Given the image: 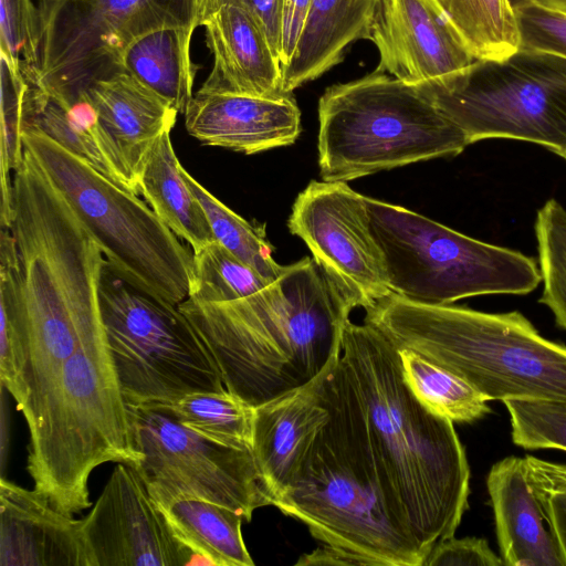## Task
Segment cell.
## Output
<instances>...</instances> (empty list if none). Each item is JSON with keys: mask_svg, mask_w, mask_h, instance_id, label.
<instances>
[{"mask_svg": "<svg viewBox=\"0 0 566 566\" xmlns=\"http://www.w3.org/2000/svg\"><path fill=\"white\" fill-rule=\"evenodd\" d=\"M340 356L386 483L401 502L417 541L430 553L454 536L468 509L470 468L453 421L413 395L398 347L371 324L346 323Z\"/></svg>", "mask_w": 566, "mask_h": 566, "instance_id": "cell-3", "label": "cell"}, {"mask_svg": "<svg viewBox=\"0 0 566 566\" xmlns=\"http://www.w3.org/2000/svg\"><path fill=\"white\" fill-rule=\"evenodd\" d=\"M370 41L380 56L377 69L411 86L476 61L438 0H381Z\"/></svg>", "mask_w": 566, "mask_h": 566, "instance_id": "cell-16", "label": "cell"}, {"mask_svg": "<svg viewBox=\"0 0 566 566\" xmlns=\"http://www.w3.org/2000/svg\"><path fill=\"white\" fill-rule=\"evenodd\" d=\"M271 281L214 241L193 252L189 296L205 303H223L250 296Z\"/></svg>", "mask_w": 566, "mask_h": 566, "instance_id": "cell-32", "label": "cell"}, {"mask_svg": "<svg viewBox=\"0 0 566 566\" xmlns=\"http://www.w3.org/2000/svg\"><path fill=\"white\" fill-rule=\"evenodd\" d=\"M99 307L128 406L226 390L212 353L178 306L132 286L107 263L99 282Z\"/></svg>", "mask_w": 566, "mask_h": 566, "instance_id": "cell-11", "label": "cell"}, {"mask_svg": "<svg viewBox=\"0 0 566 566\" xmlns=\"http://www.w3.org/2000/svg\"><path fill=\"white\" fill-rule=\"evenodd\" d=\"M515 2L531 3L545 9L566 13V0H516Z\"/></svg>", "mask_w": 566, "mask_h": 566, "instance_id": "cell-43", "label": "cell"}, {"mask_svg": "<svg viewBox=\"0 0 566 566\" xmlns=\"http://www.w3.org/2000/svg\"><path fill=\"white\" fill-rule=\"evenodd\" d=\"M520 50L541 51L566 57V13L514 2Z\"/></svg>", "mask_w": 566, "mask_h": 566, "instance_id": "cell-38", "label": "cell"}, {"mask_svg": "<svg viewBox=\"0 0 566 566\" xmlns=\"http://www.w3.org/2000/svg\"><path fill=\"white\" fill-rule=\"evenodd\" d=\"M82 531L93 566L202 564L176 537L136 469L125 463H117Z\"/></svg>", "mask_w": 566, "mask_h": 566, "instance_id": "cell-15", "label": "cell"}, {"mask_svg": "<svg viewBox=\"0 0 566 566\" xmlns=\"http://www.w3.org/2000/svg\"><path fill=\"white\" fill-rule=\"evenodd\" d=\"M486 486L503 564L566 566L531 484L525 458L511 455L494 463Z\"/></svg>", "mask_w": 566, "mask_h": 566, "instance_id": "cell-21", "label": "cell"}, {"mask_svg": "<svg viewBox=\"0 0 566 566\" xmlns=\"http://www.w3.org/2000/svg\"><path fill=\"white\" fill-rule=\"evenodd\" d=\"M22 142L120 279L174 306L189 296L193 252L139 193L114 182L36 127L25 125Z\"/></svg>", "mask_w": 566, "mask_h": 566, "instance_id": "cell-8", "label": "cell"}, {"mask_svg": "<svg viewBox=\"0 0 566 566\" xmlns=\"http://www.w3.org/2000/svg\"><path fill=\"white\" fill-rule=\"evenodd\" d=\"M398 349L408 386L429 410L453 422H472L491 411L485 397L463 378L418 353Z\"/></svg>", "mask_w": 566, "mask_h": 566, "instance_id": "cell-30", "label": "cell"}, {"mask_svg": "<svg viewBox=\"0 0 566 566\" xmlns=\"http://www.w3.org/2000/svg\"><path fill=\"white\" fill-rule=\"evenodd\" d=\"M81 97L95 109L137 187L148 153L166 130L172 129L179 112L125 71L94 82Z\"/></svg>", "mask_w": 566, "mask_h": 566, "instance_id": "cell-22", "label": "cell"}, {"mask_svg": "<svg viewBox=\"0 0 566 566\" xmlns=\"http://www.w3.org/2000/svg\"><path fill=\"white\" fill-rule=\"evenodd\" d=\"M469 144L505 138L541 145L566 158V57L518 50L476 60L455 74L413 86Z\"/></svg>", "mask_w": 566, "mask_h": 566, "instance_id": "cell-10", "label": "cell"}, {"mask_svg": "<svg viewBox=\"0 0 566 566\" xmlns=\"http://www.w3.org/2000/svg\"><path fill=\"white\" fill-rule=\"evenodd\" d=\"M170 132L166 130L148 153L137 178L138 192L155 214L197 252L216 238L203 208L184 179Z\"/></svg>", "mask_w": 566, "mask_h": 566, "instance_id": "cell-25", "label": "cell"}, {"mask_svg": "<svg viewBox=\"0 0 566 566\" xmlns=\"http://www.w3.org/2000/svg\"><path fill=\"white\" fill-rule=\"evenodd\" d=\"M213 64L198 92L280 97L282 67L268 36L245 7L224 3L200 19Z\"/></svg>", "mask_w": 566, "mask_h": 566, "instance_id": "cell-19", "label": "cell"}, {"mask_svg": "<svg viewBox=\"0 0 566 566\" xmlns=\"http://www.w3.org/2000/svg\"><path fill=\"white\" fill-rule=\"evenodd\" d=\"M501 556L490 547L488 541L478 537L454 538L437 543L423 566H503Z\"/></svg>", "mask_w": 566, "mask_h": 566, "instance_id": "cell-39", "label": "cell"}, {"mask_svg": "<svg viewBox=\"0 0 566 566\" xmlns=\"http://www.w3.org/2000/svg\"><path fill=\"white\" fill-rule=\"evenodd\" d=\"M40 14L32 0H0V59L30 82L40 63Z\"/></svg>", "mask_w": 566, "mask_h": 566, "instance_id": "cell-35", "label": "cell"}, {"mask_svg": "<svg viewBox=\"0 0 566 566\" xmlns=\"http://www.w3.org/2000/svg\"><path fill=\"white\" fill-rule=\"evenodd\" d=\"M181 174L203 208L216 241L269 281L276 280L285 266L274 261L273 247L265 239L264 228L253 226L233 212L182 166Z\"/></svg>", "mask_w": 566, "mask_h": 566, "instance_id": "cell-31", "label": "cell"}, {"mask_svg": "<svg viewBox=\"0 0 566 566\" xmlns=\"http://www.w3.org/2000/svg\"><path fill=\"white\" fill-rule=\"evenodd\" d=\"M358 306L305 256L250 296L186 298L178 308L212 353L226 389L256 407L318 377L340 355L344 327Z\"/></svg>", "mask_w": 566, "mask_h": 566, "instance_id": "cell-2", "label": "cell"}, {"mask_svg": "<svg viewBox=\"0 0 566 566\" xmlns=\"http://www.w3.org/2000/svg\"><path fill=\"white\" fill-rule=\"evenodd\" d=\"M142 458L135 468L155 501L195 497L227 506L250 522L271 505L251 450L224 446L147 406H128Z\"/></svg>", "mask_w": 566, "mask_h": 566, "instance_id": "cell-13", "label": "cell"}, {"mask_svg": "<svg viewBox=\"0 0 566 566\" xmlns=\"http://www.w3.org/2000/svg\"><path fill=\"white\" fill-rule=\"evenodd\" d=\"M314 260L363 308L391 294L385 260L370 227L365 196L343 181H311L287 221Z\"/></svg>", "mask_w": 566, "mask_h": 566, "instance_id": "cell-14", "label": "cell"}, {"mask_svg": "<svg viewBox=\"0 0 566 566\" xmlns=\"http://www.w3.org/2000/svg\"><path fill=\"white\" fill-rule=\"evenodd\" d=\"M512 440L525 450L566 451V401L507 399Z\"/></svg>", "mask_w": 566, "mask_h": 566, "instance_id": "cell-36", "label": "cell"}, {"mask_svg": "<svg viewBox=\"0 0 566 566\" xmlns=\"http://www.w3.org/2000/svg\"><path fill=\"white\" fill-rule=\"evenodd\" d=\"M22 415L34 490L65 514L91 505L95 468L106 462L136 468L140 461L103 322L84 335Z\"/></svg>", "mask_w": 566, "mask_h": 566, "instance_id": "cell-5", "label": "cell"}, {"mask_svg": "<svg viewBox=\"0 0 566 566\" xmlns=\"http://www.w3.org/2000/svg\"><path fill=\"white\" fill-rule=\"evenodd\" d=\"M1 566H93L82 520L4 478L0 481Z\"/></svg>", "mask_w": 566, "mask_h": 566, "instance_id": "cell-18", "label": "cell"}, {"mask_svg": "<svg viewBox=\"0 0 566 566\" xmlns=\"http://www.w3.org/2000/svg\"><path fill=\"white\" fill-rule=\"evenodd\" d=\"M25 125L36 127L114 182L138 193L119 153L85 97L63 103L29 85Z\"/></svg>", "mask_w": 566, "mask_h": 566, "instance_id": "cell-24", "label": "cell"}, {"mask_svg": "<svg viewBox=\"0 0 566 566\" xmlns=\"http://www.w3.org/2000/svg\"><path fill=\"white\" fill-rule=\"evenodd\" d=\"M318 379L328 419L292 486L273 506L363 565L423 566L429 553L417 541L376 461L366 417L340 355Z\"/></svg>", "mask_w": 566, "mask_h": 566, "instance_id": "cell-4", "label": "cell"}, {"mask_svg": "<svg viewBox=\"0 0 566 566\" xmlns=\"http://www.w3.org/2000/svg\"><path fill=\"white\" fill-rule=\"evenodd\" d=\"M282 1L283 0H198V23L200 19L221 4H241L250 10L258 19L268 36L274 54L279 59Z\"/></svg>", "mask_w": 566, "mask_h": 566, "instance_id": "cell-40", "label": "cell"}, {"mask_svg": "<svg viewBox=\"0 0 566 566\" xmlns=\"http://www.w3.org/2000/svg\"><path fill=\"white\" fill-rule=\"evenodd\" d=\"M534 229L544 285L541 303L566 329V209L555 199L547 200L537 211Z\"/></svg>", "mask_w": 566, "mask_h": 566, "instance_id": "cell-34", "label": "cell"}, {"mask_svg": "<svg viewBox=\"0 0 566 566\" xmlns=\"http://www.w3.org/2000/svg\"><path fill=\"white\" fill-rule=\"evenodd\" d=\"M1 134H0V224L10 228L12 221V174L22 164L24 146L22 133L25 124V104L29 83L0 59Z\"/></svg>", "mask_w": 566, "mask_h": 566, "instance_id": "cell-33", "label": "cell"}, {"mask_svg": "<svg viewBox=\"0 0 566 566\" xmlns=\"http://www.w3.org/2000/svg\"><path fill=\"white\" fill-rule=\"evenodd\" d=\"M185 127L201 144L252 155L289 146L301 134V112L292 96L261 97L196 92Z\"/></svg>", "mask_w": 566, "mask_h": 566, "instance_id": "cell-17", "label": "cell"}, {"mask_svg": "<svg viewBox=\"0 0 566 566\" xmlns=\"http://www.w3.org/2000/svg\"><path fill=\"white\" fill-rule=\"evenodd\" d=\"M318 166L325 181L463 151V132L408 84L376 69L326 88L318 102Z\"/></svg>", "mask_w": 566, "mask_h": 566, "instance_id": "cell-7", "label": "cell"}, {"mask_svg": "<svg viewBox=\"0 0 566 566\" xmlns=\"http://www.w3.org/2000/svg\"><path fill=\"white\" fill-rule=\"evenodd\" d=\"M365 311L364 322L398 348L454 373L488 401H566V346L544 338L517 311L423 304L395 293Z\"/></svg>", "mask_w": 566, "mask_h": 566, "instance_id": "cell-6", "label": "cell"}, {"mask_svg": "<svg viewBox=\"0 0 566 566\" xmlns=\"http://www.w3.org/2000/svg\"><path fill=\"white\" fill-rule=\"evenodd\" d=\"M195 27H167L155 30L134 41L124 52L122 71L184 113L193 96L198 66L190 55Z\"/></svg>", "mask_w": 566, "mask_h": 566, "instance_id": "cell-27", "label": "cell"}, {"mask_svg": "<svg viewBox=\"0 0 566 566\" xmlns=\"http://www.w3.org/2000/svg\"><path fill=\"white\" fill-rule=\"evenodd\" d=\"M12 195L9 229L17 247H0V312L14 326L31 398L102 323L99 282L106 260L25 148L12 174Z\"/></svg>", "mask_w": 566, "mask_h": 566, "instance_id": "cell-1", "label": "cell"}, {"mask_svg": "<svg viewBox=\"0 0 566 566\" xmlns=\"http://www.w3.org/2000/svg\"><path fill=\"white\" fill-rule=\"evenodd\" d=\"M297 566H325V565H363L352 554L344 551L336 549L329 545L323 544V546L314 549L310 554H305L300 557L296 562Z\"/></svg>", "mask_w": 566, "mask_h": 566, "instance_id": "cell-42", "label": "cell"}, {"mask_svg": "<svg viewBox=\"0 0 566 566\" xmlns=\"http://www.w3.org/2000/svg\"><path fill=\"white\" fill-rule=\"evenodd\" d=\"M155 503L176 537L203 565H254L241 533L244 518L235 511L195 497H172Z\"/></svg>", "mask_w": 566, "mask_h": 566, "instance_id": "cell-26", "label": "cell"}, {"mask_svg": "<svg viewBox=\"0 0 566 566\" xmlns=\"http://www.w3.org/2000/svg\"><path fill=\"white\" fill-rule=\"evenodd\" d=\"M327 419L318 377L255 407L252 453L271 505L292 486Z\"/></svg>", "mask_w": 566, "mask_h": 566, "instance_id": "cell-20", "label": "cell"}, {"mask_svg": "<svg viewBox=\"0 0 566 566\" xmlns=\"http://www.w3.org/2000/svg\"><path fill=\"white\" fill-rule=\"evenodd\" d=\"M381 0H312L293 56L282 69L285 94L338 64L346 49L370 40Z\"/></svg>", "mask_w": 566, "mask_h": 566, "instance_id": "cell-23", "label": "cell"}, {"mask_svg": "<svg viewBox=\"0 0 566 566\" xmlns=\"http://www.w3.org/2000/svg\"><path fill=\"white\" fill-rule=\"evenodd\" d=\"M566 159V158H565Z\"/></svg>", "mask_w": 566, "mask_h": 566, "instance_id": "cell-44", "label": "cell"}, {"mask_svg": "<svg viewBox=\"0 0 566 566\" xmlns=\"http://www.w3.org/2000/svg\"><path fill=\"white\" fill-rule=\"evenodd\" d=\"M531 484L566 560V464L525 457Z\"/></svg>", "mask_w": 566, "mask_h": 566, "instance_id": "cell-37", "label": "cell"}, {"mask_svg": "<svg viewBox=\"0 0 566 566\" xmlns=\"http://www.w3.org/2000/svg\"><path fill=\"white\" fill-rule=\"evenodd\" d=\"M144 406L168 413L216 442L252 451L255 407L227 389L192 392Z\"/></svg>", "mask_w": 566, "mask_h": 566, "instance_id": "cell-28", "label": "cell"}, {"mask_svg": "<svg viewBox=\"0 0 566 566\" xmlns=\"http://www.w3.org/2000/svg\"><path fill=\"white\" fill-rule=\"evenodd\" d=\"M475 60L502 61L520 50L512 0H438Z\"/></svg>", "mask_w": 566, "mask_h": 566, "instance_id": "cell-29", "label": "cell"}, {"mask_svg": "<svg viewBox=\"0 0 566 566\" xmlns=\"http://www.w3.org/2000/svg\"><path fill=\"white\" fill-rule=\"evenodd\" d=\"M40 63L28 82L73 103L122 71L125 50L167 27H198V0H40Z\"/></svg>", "mask_w": 566, "mask_h": 566, "instance_id": "cell-12", "label": "cell"}, {"mask_svg": "<svg viewBox=\"0 0 566 566\" xmlns=\"http://www.w3.org/2000/svg\"><path fill=\"white\" fill-rule=\"evenodd\" d=\"M392 293L444 305L480 295L534 291L542 282L534 259L454 231L403 207L365 197Z\"/></svg>", "mask_w": 566, "mask_h": 566, "instance_id": "cell-9", "label": "cell"}, {"mask_svg": "<svg viewBox=\"0 0 566 566\" xmlns=\"http://www.w3.org/2000/svg\"><path fill=\"white\" fill-rule=\"evenodd\" d=\"M312 0H283L281 7L279 60L283 69L294 54Z\"/></svg>", "mask_w": 566, "mask_h": 566, "instance_id": "cell-41", "label": "cell"}]
</instances>
